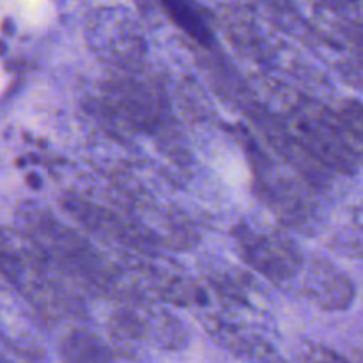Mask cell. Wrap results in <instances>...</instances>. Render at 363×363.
<instances>
[{
	"instance_id": "cell-9",
	"label": "cell",
	"mask_w": 363,
	"mask_h": 363,
	"mask_svg": "<svg viewBox=\"0 0 363 363\" xmlns=\"http://www.w3.org/2000/svg\"><path fill=\"white\" fill-rule=\"evenodd\" d=\"M347 34H350V38L353 39L354 45H357L358 50H362L363 53V25H353V27H350Z\"/></svg>"
},
{
	"instance_id": "cell-4",
	"label": "cell",
	"mask_w": 363,
	"mask_h": 363,
	"mask_svg": "<svg viewBox=\"0 0 363 363\" xmlns=\"http://www.w3.org/2000/svg\"><path fill=\"white\" fill-rule=\"evenodd\" d=\"M117 23L119 21L113 16L110 21L99 20L94 23L91 39L94 41V50L99 55L108 57L110 62L137 64L145 52L142 35L131 25L123 27L124 21H121V27Z\"/></svg>"
},
{
	"instance_id": "cell-7",
	"label": "cell",
	"mask_w": 363,
	"mask_h": 363,
	"mask_svg": "<svg viewBox=\"0 0 363 363\" xmlns=\"http://www.w3.org/2000/svg\"><path fill=\"white\" fill-rule=\"evenodd\" d=\"M62 354L67 363H119V358L98 337L74 332L62 342Z\"/></svg>"
},
{
	"instance_id": "cell-2",
	"label": "cell",
	"mask_w": 363,
	"mask_h": 363,
	"mask_svg": "<svg viewBox=\"0 0 363 363\" xmlns=\"http://www.w3.org/2000/svg\"><path fill=\"white\" fill-rule=\"evenodd\" d=\"M240 243L247 261L269 279H291L300 269L301 255L293 241L248 230Z\"/></svg>"
},
{
	"instance_id": "cell-10",
	"label": "cell",
	"mask_w": 363,
	"mask_h": 363,
	"mask_svg": "<svg viewBox=\"0 0 363 363\" xmlns=\"http://www.w3.org/2000/svg\"><path fill=\"white\" fill-rule=\"evenodd\" d=\"M354 220H357V225L363 230V206H360V208L357 209V213H354Z\"/></svg>"
},
{
	"instance_id": "cell-3",
	"label": "cell",
	"mask_w": 363,
	"mask_h": 363,
	"mask_svg": "<svg viewBox=\"0 0 363 363\" xmlns=\"http://www.w3.org/2000/svg\"><path fill=\"white\" fill-rule=\"evenodd\" d=\"M305 293L323 311H346L354 300V286L344 272L326 259L311 262L305 275Z\"/></svg>"
},
{
	"instance_id": "cell-6",
	"label": "cell",
	"mask_w": 363,
	"mask_h": 363,
	"mask_svg": "<svg viewBox=\"0 0 363 363\" xmlns=\"http://www.w3.org/2000/svg\"><path fill=\"white\" fill-rule=\"evenodd\" d=\"M160 4L165 9L167 16L181 28L186 35H190L194 41L199 45L213 46L215 43V35H213L211 27H209L208 20H206L204 13L199 7L195 0H160Z\"/></svg>"
},
{
	"instance_id": "cell-11",
	"label": "cell",
	"mask_w": 363,
	"mask_h": 363,
	"mask_svg": "<svg viewBox=\"0 0 363 363\" xmlns=\"http://www.w3.org/2000/svg\"><path fill=\"white\" fill-rule=\"evenodd\" d=\"M0 363H7V362H0Z\"/></svg>"
},
{
	"instance_id": "cell-8",
	"label": "cell",
	"mask_w": 363,
	"mask_h": 363,
	"mask_svg": "<svg viewBox=\"0 0 363 363\" xmlns=\"http://www.w3.org/2000/svg\"><path fill=\"white\" fill-rule=\"evenodd\" d=\"M300 363H350L344 357H340L337 351L325 346H311L305 347L300 353Z\"/></svg>"
},
{
	"instance_id": "cell-5",
	"label": "cell",
	"mask_w": 363,
	"mask_h": 363,
	"mask_svg": "<svg viewBox=\"0 0 363 363\" xmlns=\"http://www.w3.org/2000/svg\"><path fill=\"white\" fill-rule=\"evenodd\" d=\"M211 333L236 363H287L264 339L241 332L225 323L211 325Z\"/></svg>"
},
{
	"instance_id": "cell-1",
	"label": "cell",
	"mask_w": 363,
	"mask_h": 363,
	"mask_svg": "<svg viewBox=\"0 0 363 363\" xmlns=\"http://www.w3.org/2000/svg\"><path fill=\"white\" fill-rule=\"evenodd\" d=\"M113 333L123 340L144 342L160 350L177 351L186 346V332L170 314L124 311L113 318Z\"/></svg>"
}]
</instances>
